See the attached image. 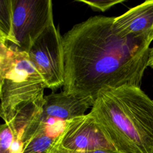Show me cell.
<instances>
[{
	"label": "cell",
	"mask_w": 153,
	"mask_h": 153,
	"mask_svg": "<svg viewBox=\"0 0 153 153\" xmlns=\"http://www.w3.org/2000/svg\"><path fill=\"white\" fill-rule=\"evenodd\" d=\"M114 17L95 16L75 25L62 36L65 93L93 105L103 90L140 87L148 67L150 44L123 36Z\"/></svg>",
	"instance_id": "obj_1"
},
{
	"label": "cell",
	"mask_w": 153,
	"mask_h": 153,
	"mask_svg": "<svg viewBox=\"0 0 153 153\" xmlns=\"http://www.w3.org/2000/svg\"><path fill=\"white\" fill-rule=\"evenodd\" d=\"M89 114L116 151L153 153V100L140 87L102 90Z\"/></svg>",
	"instance_id": "obj_2"
},
{
	"label": "cell",
	"mask_w": 153,
	"mask_h": 153,
	"mask_svg": "<svg viewBox=\"0 0 153 153\" xmlns=\"http://www.w3.org/2000/svg\"><path fill=\"white\" fill-rule=\"evenodd\" d=\"M0 42V115L8 123L18 111L42 101L47 87L27 52Z\"/></svg>",
	"instance_id": "obj_3"
},
{
	"label": "cell",
	"mask_w": 153,
	"mask_h": 153,
	"mask_svg": "<svg viewBox=\"0 0 153 153\" xmlns=\"http://www.w3.org/2000/svg\"><path fill=\"white\" fill-rule=\"evenodd\" d=\"M12 7L11 32L9 40L6 42L21 51L27 52L39 35L54 22L52 1L12 0Z\"/></svg>",
	"instance_id": "obj_4"
},
{
	"label": "cell",
	"mask_w": 153,
	"mask_h": 153,
	"mask_svg": "<svg viewBox=\"0 0 153 153\" xmlns=\"http://www.w3.org/2000/svg\"><path fill=\"white\" fill-rule=\"evenodd\" d=\"M43 77L47 87L54 89L64 84V53L62 36L54 22L48 26L27 52Z\"/></svg>",
	"instance_id": "obj_5"
},
{
	"label": "cell",
	"mask_w": 153,
	"mask_h": 153,
	"mask_svg": "<svg viewBox=\"0 0 153 153\" xmlns=\"http://www.w3.org/2000/svg\"><path fill=\"white\" fill-rule=\"evenodd\" d=\"M59 145L73 151L98 149L116 151L95 119L88 113L66 121Z\"/></svg>",
	"instance_id": "obj_6"
},
{
	"label": "cell",
	"mask_w": 153,
	"mask_h": 153,
	"mask_svg": "<svg viewBox=\"0 0 153 153\" xmlns=\"http://www.w3.org/2000/svg\"><path fill=\"white\" fill-rule=\"evenodd\" d=\"M113 28L121 36L151 44L153 40V0L146 1L114 17Z\"/></svg>",
	"instance_id": "obj_7"
},
{
	"label": "cell",
	"mask_w": 153,
	"mask_h": 153,
	"mask_svg": "<svg viewBox=\"0 0 153 153\" xmlns=\"http://www.w3.org/2000/svg\"><path fill=\"white\" fill-rule=\"evenodd\" d=\"M91 103L86 99L68 94L64 91L52 93L44 96L42 104V117L68 121L83 116Z\"/></svg>",
	"instance_id": "obj_8"
},
{
	"label": "cell",
	"mask_w": 153,
	"mask_h": 153,
	"mask_svg": "<svg viewBox=\"0 0 153 153\" xmlns=\"http://www.w3.org/2000/svg\"><path fill=\"white\" fill-rule=\"evenodd\" d=\"M12 0L0 1V39L8 41L12 27Z\"/></svg>",
	"instance_id": "obj_9"
},
{
	"label": "cell",
	"mask_w": 153,
	"mask_h": 153,
	"mask_svg": "<svg viewBox=\"0 0 153 153\" xmlns=\"http://www.w3.org/2000/svg\"><path fill=\"white\" fill-rule=\"evenodd\" d=\"M15 134L8 123L1 124L0 128V153H10Z\"/></svg>",
	"instance_id": "obj_10"
},
{
	"label": "cell",
	"mask_w": 153,
	"mask_h": 153,
	"mask_svg": "<svg viewBox=\"0 0 153 153\" xmlns=\"http://www.w3.org/2000/svg\"><path fill=\"white\" fill-rule=\"evenodd\" d=\"M79 2H82L90 7L91 9L96 11L104 12L113 6L123 2L125 0H99V1H87L77 0Z\"/></svg>",
	"instance_id": "obj_11"
},
{
	"label": "cell",
	"mask_w": 153,
	"mask_h": 153,
	"mask_svg": "<svg viewBox=\"0 0 153 153\" xmlns=\"http://www.w3.org/2000/svg\"><path fill=\"white\" fill-rule=\"evenodd\" d=\"M58 152L59 153H123L121 152H118L117 151H112V150H106V149H98L94 151H73L66 149L59 145L58 143Z\"/></svg>",
	"instance_id": "obj_12"
},
{
	"label": "cell",
	"mask_w": 153,
	"mask_h": 153,
	"mask_svg": "<svg viewBox=\"0 0 153 153\" xmlns=\"http://www.w3.org/2000/svg\"><path fill=\"white\" fill-rule=\"evenodd\" d=\"M148 66L153 69V47L152 48H150L149 49Z\"/></svg>",
	"instance_id": "obj_13"
},
{
	"label": "cell",
	"mask_w": 153,
	"mask_h": 153,
	"mask_svg": "<svg viewBox=\"0 0 153 153\" xmlns=\"http://www.w3.org/2000/svg\"><path fill=\"white\" fill-rule=\"evenodd\" d=\"M58 139L56 140V142L54 143V145H53V146L47 153H59L58 149H57V146H58Z\"/></svg>",
	"instance_id": "obj_14"
}]
</instances>
